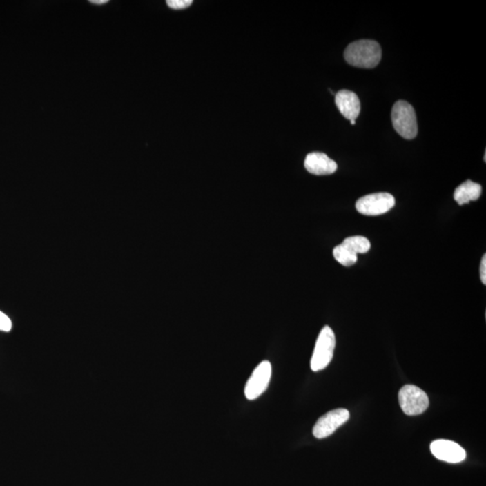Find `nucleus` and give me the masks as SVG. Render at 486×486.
Instances as JSON below:
<instances>
[{"label":"nucleus","instance_id":"nucleus-15","mask_svg":"<svg viewBox=\"0 0 486 486\" xmlns=\"http://www.w3.org/2000/svg\"><path fill=\"white\" fill-rule=\"evenodd\" d=\"M12 329V322L10 317L6 315L4 313L0 311V331L8 333Z\"/></svg>","mask_w":486,"mask_h":486},{"label":"nucleus","instance_id":"nucleus-18","mask_svg":"<svg viewBox=\"0 0 486 486\" xmlns=\"http://www.w3.org/2000/svg\"><path fill=\"white\" fill-rule=\"evenodd\" d=\"M351 124H352V126H354V124H356V121H355V120H351Z\"/></svg>","mask_w":486,"mask_h":486},{"label":"nucleus","instance_id":"nucleus-9","mask_svg":"<svg viewBox=\"0 0 486 486\" xmlns=\"http://www.w3.org/2000/svg\"><path fill=\"white\" fill-rule=\"evenodd\" d=\"M335 103L346 119L355 120L360 114V100L354 92L348 90H340L335 96Z\"/></svg>","mask_w":486,"mask_h":486},{"label":"nucleus","instance_id":"nucleus-12","mask_svg":"<svg viewBox=\"0 0 486 486\" xmlns=\"http://www.w3.org/2000/svg\"><path fill=\"white\" fill-rule=\"evenodd\" d=\"M342 245L344 246L347 250L351 251V253L357 255V256L358 253H369L370 247H371L369 240L363 236L349 237V238H346L343 241Z\"/></svg>","mask_w":486,"mask_h":486},{"label":"nucleus","instance_id":"nucleus-8","mask_svg":"<svg viewBox=\"0 0 486 486\" xmlns=\"http://www.w3.org/2000/svg\"><path fill=\"white\" fill-rule=\"evenodd\" d=\"M431 451L438 460L447 463H460L467 458V453L463 447L451 440L434 441L431 444Z\"/></svg>","mask_w":486,"mask_h":486},{"label":"nucleus","instance_id":"nucleus-16","mask_svg":"<svg viewBox=\"0 0 486 486\" xmlns=\"http://www.w3.org/2000/svg\"><path fill=\"white\" fill-rule=\"evenodd\" d=\"M480 278H481L482 283L486 284V256L484 255L481 260V266H480Z\"/></svg>","mask_w":486,"mask_h":486},{"label":"nucleus","instance_id":"nucleus-2","mask_svg":"<svg viewBox=\"0 0 486 486\" xmlns=\"http://www.w3.org/2000/svg\"><path fill=\"white\" fill-rule=\"evenodd\" d=\"M392 122L393 128L406 140H413L418 133L416 111L413 106L404 100H399L393 106Z\"/></svg>","mask_w":486,"mask_h":486},{"label":"nucleus","instance_id":"nucleus-10","mask_svg":"<svg viewBox=\"0 0 486 486\" xmlns=\"http://www.w3.org/2000/svg\"><path fill=\"white\" fill-rule=\"evenodd\" d=\"M304 168L308 173L317 176L333 174L337 171V163L329 158L325 153H312L308 154L304 161Z\"/></svg>","mask_w":486,"mask_h":486},{"label":"nucleus","instance_id":"nucleus-6","mask_svg":"<svg viewBox=\"0 0 486 486\" xmlns=\"http://www.w3.org/2000/svg\"><path fill=\"white\" fill-rule=\"evenodd\" d=\"M272 375V366L268 360H264L254 369L245 385V396L248 400L257 399L269 387Z\"/></svg>","mask_w":486,"mask_h":486},{"label":"nucleus","instance_id":"nucleus-4","mask_svg":"<svg viewBox=\"0 0 486 486\" xmlns=\"http://www.w3.org/2000/svg\"><path fill=\"white\" fill-rule=\"evenodd\" d=\"M399 404L409 416H419L428 409L429 397L425 391L413 385H405L399 392Z\"/></svg>","mask_w":486,"mask_h":486},{"label":"nucleus","instance_id":"nucleus-11","mask_svg":"<svg viewBox=\"0 0 486 486\" xmlns=\"http://www.w3.org/2000/svg\"><path fill=\"white\" fill-rule=\"evenodd\" d=\"M481 194L482 186L480 184L467 180L456 188L454 200L459 206H463L471 201H476Z\"/></svg>","mask_w":486,"mask_h":486},{"label":"nucleus","instance_id":"nucleus-7","mask_svg":"<svg viewBox=\"0 0 486 486\" xmlns=\"http://www.w3.org/2000/svg\"><path fill=\"white\" fill-rule=\"evenodd\" d=\"M349 419V411L346 409H335L329 411L317 420L313 429V436L319 440L327 438L334 434L340 426L348 422Z\"/></svg>","mask_w":486,"mask_h":486},{"label":"nucleus","instance_id":"nucleus-13","mask_svg":"<svg viewBox=\"0 0 486 486\" xmlns=\"http://www.w3.org/2000/svg\"><path fill=\"white\" fill-rule=\"evenodd\" d=\"M333 257L338 262L345 266H353L358 262L357 255L351 253L342 244L334 248Z\"/></svg>","mask_w":486,"mask_h":486},{"label":"nucleus","instance_id":"nucleus-17","mask_svg":"<svg viewBox=\"0 0 486 486\" xmlns=\"http://www.w3.org/2000/svg\"><path fill=\"white\" fill-rule=\"evenodd\" d=\"M108 2V0H91L90 1V3L94 5H103Z\"/></svg>","mask_w":486,"mask_h":486},{"label":"nucleus","instance_id":"nucleus-14","mask_svg":"<svg viewBox=\"0 0 486 486\" xmlns=\"http://www.w3.org/2000/svg\"><path fill=\"white\" fill-rule=\"evenodd\" d=\"M192 0H168L167 5L173 10H182L192 4Z\"/></svg>","mask_w":486,"mask_h":486},{"label":"nucleus","instance_id":"nucleus-3","mask_svg":"<svg viewBox=\"0 0 486 486\" xmlns=\"http://www.w3.org/2000/svg\"><path fill=\"white\" fill-rule=\"evenodd\" d=\"M335 345L336 339L333 331L329 326H325L317 338L311 360V369L313 372L321 371L331 363L333 358Z\"/></svg>","mask_w":486,"mask_h":486},{"label":"nucleus","instance_id":"nucleus-5","mask_svg":"<svg viewBox=\"0 0 486 486\" xmlns=\"http://www.w3.org/2000/svg\"><path fill=\"white\" fill-rule=\"evenodd\" d=\"M395 204V197L389 193H375L360 197L356 203V209L361 215L376 216L390 211Z\"/></svg>","mask_w":486,"mask_h":486},{"label":"nucleus","instance_id":"nucleus-1","mask_svg":"<svg viewBox=\"0 0 486 486\" xmlns=\"http://www.w3.org/2000/svg\"><path fill=\"white\" fill-rule=\"evenodd\" d=\"M344 58L352 66L361 69H373L381 61L380 44L373 40L356 41L347 47Z\"/></svg>","mask_w":486,"mask_h":486}]
</instances>
